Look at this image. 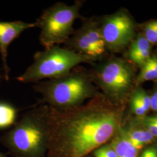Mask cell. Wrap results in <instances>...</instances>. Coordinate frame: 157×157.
Here are the masks:
<instances>
[{"label":"cell","instance_id":"cell-2","mask_svg":"<svg viewBox=\"0 0 157 157\" xmlns=\"http://www.w3.org/2000/svg\"><path fill=\"white\" fill-rule=\"evenodd\" d=\"M48 105H39L25 113L0 137L12 157H47L48 146Z\"/></svg>","mask_w":157,"mask_h":157},{"label":"cell","instance_id":"cell-6","mask_svg":"<svg viewBox=\"0 0 157 157\" xmlns=\"http://www.w3.org/2000/svg\"><path fill=\"white\" fill-rule=\"evenodd\" d=\"M82 4V1L72 6L59 2L43 11L35 23L40 29V41L45 49L64 44L74 33L75 21L83 19L79 13Z\"/></svg>","mask_w":157,"mask_h":157},{"label":"cell","instance_id":"cell-11","mask_svg":"<svg viewBox=\"0 0 157 157\" xmlns=\"http://www.w3.org/2000/svg\"><path fill=\"white\" fill-rule=\"evenodd\" d=\"M151 44L143 34H139L130 43L128 56L136 65L141 67L151 56Z\"/></svg>","mask_w":157,"mask_h":157},{"label":"cell","instance_id":"cell-7","mask_svg":"<svg viewBox=\"0 0 157 157\" xmlns=\"http://www.w3.org/2000/svg\"><path fill=\"white\" fill-rule=\"evenodd\" d=\"M66 48L88 57L93 62L107 56V47L99 20L83 17L82 25L64 43Z\"/></svg>","mask_w":157,"mask_h":157},{"label":"cell","instance_id":"cell-8","mask_svg":"<svg viewBox=\"0 0 157 157\" xmlns=\"http://www.w3.org/2000/svg\"><path fill=\"white\" fill-rule=\"evenodd\" d=\"M99 22L108 51L120 52L135 39V22L126 12L121 10L104 16Z\"/></svg>","mask_w":157,"mask_h":157},{"label":"cell","instance_id":"cell-3","mask_svg":"<svg viewBox=\"0 0 157 157\" xmlns=\"http://www.w3.org/2000/svg\"><path fill=\"white\" fill-rule=\"evenodd\" d=\"M33 89L42 95L39 105H47L59 109L81 105L85 100L99 93L89 71L80 67L60 78L37 83Z\"/></svg>","mask_w":157,"mask_h":157},{"label":"cell","instance_id":"cell-14","mask_svg":"<svg viewBox=\"0 0 157 157\" xmlns=\"http://www.w3.org/2000/svg\"><path fill=\"white\" fill-rule=\"evenodd\" d=\"M157 79V56L153 55L141 67L140 72L136 80V86L147 81Z\"/></svg>","mask_w":157,"mask_h":157},{"label":"cell","instance_id":"cell-13","mask_svg":"<svg viewBox=\"0 0 157 157\" xmlns=\"http://www.w3.org/2000/svg\"><path fill=\"white\" fill-rule=\"evenodd\" d=\"M118 157H138L140 151L133 146L120 129L109 141Z\"/></svg>","mask_w":157,"mask_h":157},{"label":"cell","instance_id":"cell-4","mask_svg":"<svg viewBox=\"0 0 157 157\" xmlns=\"http://www.w3.org/2000/svg\"><path fill=\"white\" fill-rule=\"evenodd\" d=\"M89 72L103 95L114 103L126 105L136 80L135 69L129 62L112 56L95 65Z\"/></svg>","mask_w":157,"mask_h":157},{"label":"cell","instance_id":"cell-20","mask_svg":"<svg viewBox=\"0 0 157 157\" xmlns=\"http://www.w3.org/2000/svg\"><path fill=\"white\" fill-rule=\"evenodd\" d=\"M150 95V109L157 113V83L154 86Z\"/></svg>","mask_w":157,"mask_h":157},{"label":"cell","instance_id":"cell-17","mask_svg":"<svg viewBox=\"0 0 157 157\" xmlns=\"http://www.w3.org/2000/svg\"><path fill=\"white\" fill-rule=\"evenodd\" d=\"M91 154L93 157H118L117 152L109 142L97 148Z\"/></svg>","mask_w":157,"mask_h":157},{"label":"cell","instance_id":"cell-18","mask_svg":"<svg viewBox=\"0 0 157 157\" xmlns=\"http://www.w3.org/2000/svg\"><path fill=\"white\" fill-rule=\"evenodd\" d=\"M137 118L143 126L154 137L157 138V122L152 118L151 116L146 115L143 117Z\"/></svg>","mask_w":157,"mask_h":157},{"label":"cell","instance_id":"cell-16","mask_svg":"<svg viewBox=\"0 0 157 157\" xmlns=\"http://www.w3.org/2000/svg\"><path fill=\"white\" fill-rule=\"evenodd\" d=\"M143 32V36L151 45L157 43V20L147 23Z\"/></svg>","mask_w":157,"mask_h":157},{"label":"cell","instance_id":"cell-5","mask_svg":"<svg viewBox=\"0 0 157 157\" xmlns=\"http://www.w3.org/2000/svg\"><path fill=\"white\" fill-rule=\"evenodd\" d=\"M87 56L58 45L34 55L33 62L17 80L25 83H39L43 79L58 78L69 73L82 63H93Z\"/></svg>","mask_w":157,"mask_h":157},{"label":"cell","instance_id":"cell-9","mask_svg":"<svg viewBox=\"0 0 157 157\" xmlns=\"http://www.w3.org/2000/svg\"><path fill=\"white\" fill-rule=\"evenodd\" d=\"M35 27V22H24L19 21L0 22V53L6 80L9 79L8 74L10 72V68L7 63V50L9 45L24 31Z\"/></svg>","mask_w":157,"mask_h":157},{"label":"cell","instance_id":"cell-22","mask_svg":"<svg viewBox=\"0 0 157 157\" xmlns=\"http://www.w3.org/2000/svg\"><path fill=\"white\" fill-rule=\"evenodd\" d=\"M89 157V156H87V157Z\"/></svg>","mask_w":157,"mask_h":157},{"label":"cell","instance_id":"cell-12","mask_svg":"<svg viewBox=\"0 0 157 157\" xmlns=\"http://www.w3.org/2000/svg\"><path fill=\"white\" fill-rule=\"evenodd\" d=\"M130 112L132 116L143 117L150 110V95L140 87H136L129 98Z\"/></svg>","mask_w":157,"mask_h":157},{"label":"cell","instance_id":"cell-10","mask_svg":"<svg viewBox=\"0 0 157 157\" xmlns=\"http://www.w3.org/2000/svg\"><path fill=\"white\" fill-rule=\"evenodd\" d=\"M120 129L140 151L147 146L157 142V138L147 130L138 118L134 116L124 117Z\"/></svg>","mask_w":157,"mask_h":157},{"label":"cell","instance_id":"cell-15","mask_svg":"<svg viewBox=\"0 0 157 157\" xmlns=\"http://www.w3.org/2000/svg\"><path fill=\"white\" fill-rule=\"evenodd\" d=\"M17 109L8 102L0 101V129L13 126L17 122Z\"/></svg>","mask_w":157,"mask_h":157},{"label":"cell","instance_id":"cell-21","mask_svg":"<svg viewBox=\"0 0 157 157\" xmlns=\"http://www.w3.org/2000/svg\"><path fill=\"white\" fill-rule=\"evenodd\" d=\"M0 157H6V155H4V154H3L2 153H1V152H0Z\"/></svg>","mask_w":157,"mask_h":157},{"label":"cell","instance_id":"cell-1","mask_svg":"<svg viewBox=\"0 0 157 157\" xmlns=\"http://www.w3.org/2000/svg\"><path fill=\"white\" fill-rule=\"evenodd\" d=\"M125 106L100 93L86 104L67 109L48 106L47 157H86L109 142L122 123Z\"/></svg>","mask_w":157,"mask_h":157},{"label":"cell","instance_id":"cell-19","mask_svg":"<svg viewBox=\"0 0 157 157\" xmlns=\"http://www.w3.org/2000/svg\"><path fill=\"white\" fill-rule=\"evenodd\" d=\"M138 157H157V142L142 149Z\"/></svg>","mask_w":157,"mask_h":157}]
</instances>
